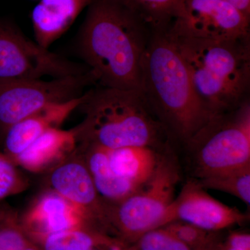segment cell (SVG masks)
I'll return each instance as SVG.
<instances>
[{"label": "cell", "instance_id": "1", "mask_svg": "<svg viewBox=\"0 0 250 250\" xmlns=\"http://www.w3.org/2000/svg\"><path fill=\"white\" fill-rule=\"evenodd\" d=\"M152 33L122 0H92L77 49L98 85L141 90V64Z\"/></svg>", "mask_w": 250, "mask_h": 250}, {"label": "cell", "instance_id": "2", "mask_svg": "<svg viewBox=\"0 0 250 250\" xmlns=\"http://www.w3.org/2000/svg\"><path fill=\"white\" fill-rule=\"evenodd\" d=\"M163 31L183 58L197 98L212 116L249 99L250 36L210 40Z\"/></svg>", "mask_w": 250, "mask_h": 250}, {"label": "cell", "instance_id": "3", "mask_svg": "<svg viewBox=\"0 0 250 250\" xmlns=\"http://www.w3.org/2000/svg\"><path fill=\"white\" fill-rule=\"evenodd\" d=\"M141 91L168 134L185 143L211 117L183 58L164 31H152L141 64Z\"/></svg>", "mask_w": 250, "mask_h": 250}, {"label": "cell", "instance_id": "4", "mask_svg": "<svg viewBox=\"0 0 250 250\" xmlns=\"http://www.w3.org/2000/svg\"><path fill=\"white\" fill-rule=\"evenodd\" d=\"M80 106L86 118L75 131L90 146L108 149L136 146L159 149L169 134L141 90L99 85L85 92Z\"/></svg>", "mask_w": 250, "mask_h": 250}, {"label": "cell", "instance_id": "5", "mask_svg": "<svg viewBox=\"0 0 250 250\" xmlns=\"http://www.w3.org/2000/svg\"><path fill=\"white\" fill-rule=\"evenodd\" d=\"M197 179L250 166V103L215 115L185 143Z\"/></svg>", "mask_w": 250, "mask_h": 250}, {"label": "cell", "instance_id": "6", "mask_svg": "<svg viewBox=\"0 0 250 250\" xmlns=\"http://www.w3.org/2000/svg\"><path fill=\"white\" fill-rule=\"evenodd\" d=\"M179 179L175 159L170 154H161L155 172L147 183L108 212L106 227L114 231L116 239L127 245L150 230L162 228L166 212L175 198Z\"/></svg>", "mask_w": 250, "mask_h": 250}, {"label": "cell", "instance_id": "7", "mask_svg": "<svg viewBox=\"0 0 250 250\" xmlns=\"http://www.w3.org/2000/svg\"><path fill=\"white\" fill-rule=\"evenodd\" d=\"M97 84L89 71L83 75L44 80H0V132L51 104L82 96Z\"/></svg>", "mask_w": 250, "mask_h": 250}, {"label": "cell", "instance_id": "8", "mask_svg": "<svg viewBox=\"0 0 250 250\" xmlns=\"http://www.w3.org/2000/svg\"><path fill=\"white\" fill-rule=\"evenodd\" d=\"M29 40L12 23L0 20V80L63 78L89 71Z\"/></svg>", "mask_w": 250, "mask_h": 250}, {"label": "cell", "instance_id": "9", "mask_svg": "<svg viewBox=\"0 0 250 250\" xmlns=\"http://www.w3.org/2000/svg\"><path fill=\"white\" fill-rule=\"evenodd\" d=\"M250 21L227 0H179L166 29L200 39L232 40L250 36Z\"/></svg>", "mask_w": 250, "mask_h": 250}, {"label": "cell", "instance_id": "10", "mask_svg": "<svg viewBox=\"0 0 250 250\" xmlns=\"http://www.w3.org/2000/svg\"><path fill=\"white\" fill-rule=\"evenodd\" d=\"M248 218L246 213L236 207H229L210 196L192 179L186 183L171 204L166 212L164 226L172 222L182 221L207 231L220 232L242 225Z\"/></svg>", "mask_w": 250, "mask_h": 250}, {"label": "cell", "instance_id": "11", "mask_svg": "<svg viewBox=\"0 0 250 250\" xmlns=\"http://www.w3.org/2000/svg\"><path fill=\"white\" fill-rule=\"evenodd\" d=\"M83 96L84 94L68 101L51 104L10 126L4 134L7 154L17 157L47 130L59 127L72 111L80 106Z\"/></svg>", "mask_w": 250, "mask_h": 250}, {"label": "cell", "instance_id": "12", "mask_svg": "<svg viewBox=\"0 0 250 250\" xmlns=\"http://www.w3.org/2000/svg\"><path fill=\"white\" fill-rule=\"evenodd\" d=\"M85 217L84 210L53 192L36 202L26 217V227L41 238L51 233L83 228Z\"/></svg>", "mask_w": 250, "mask_h": 250}, {"label": "cell", "instance_id": "13", "mask_svg": "<svg viewBox=\"0 0 250 250\" xmlns=\"http://www.w3.org/2000/svg\"><path fill=\"white\" fill-rule=\"evenodd\" d=\"M50 183L54 192L85 212L93 211L95 217L104 224L108 211L100 205L99 195L87 166L77 162L62 164L52 172Z\"/></svg>", "mask_w": 250, "mask_h": 250}, {"label": "cell", "instance_id": "14", "mask_svg": "<svg viewBox=\"0 0 250 250\" xmlns=\"http://www.w3.org/2000/svg\"><path fill=\"white\" fill-rule=\"evenodd\" d=\"M91 2L92 0H41L31 16L36 43L48 49Z\"/></svg>", "mask_w": 250, "mask_h": 250}, {"label": "cell", "instance_id": "15", "mask_svg": "<svg viewBox=\"0 0 250 250\" xmlns=\"http://www.w3.org/2000/svg\"><path fill=\"white\" fill-rule=\"evenodd\" d=\"M106 149L114 174L140 188L152 177L161 155L159 149L142 146Z\"/></svg>", "mask_w": 250, "mask_h": 250}, {"label": "cell", "instance_id": "16", "mask_svg": "<svg viewBox=\"0 0 250 250\" xmlns=\"http://www.w3.org/2000/svg\"><path fill=\"white\" fill-rule=\"evenodd\" d=\"M76 131L51 128L34 141L22 154L15 158L29 170H40L57 160L75 146Z\"/></svg>", "mask_w": 250, "mask_h": 250}, {"label": "cell", "instance_id": "17", "mask_svg": "<svg viewBox=\"0 0 250 250\" xmlns=\"http://www.w3.org/2000/svg\"><path fill=\"white\" fill-rule=\"evenodd\" d=\"M89 146L87 167L99 195L118 204L141 189L114 174L108 164L105 148Z\"/></svg>", "mask_w": 250, "mask_h": 250}, {"label": "cell", "instance_id": "18", "mask_svg": "<svg viewBox=\"0 0 250 250\" xmlns=\"http://www.w3.org/2000/svg\"><path fill=\"white\" fill-rule=\"evenodd\" d=\"M194 180L203 188L226 192L240 199L247 205H250V166Z\"/></svg>", "mask_w": 250, "mask_h": 250}, {"label": "cell", "instance_id": "19", "mask_svg": "<svg viewBox=\"0 0 250 250\" xmlns=\"http://www.w3.org/2000/svg\"><path fill=\"white\" fill-rule=\"evenodd\" d=\"M109 236L84 228L61 231L41 238L42 250H90L103 246Z\"/></svg>", "mask_w": 250, "mask_h": 250}, {"label": "cell", "instance_id": "20", "mask_svg": "<svg viewBox=\"0 0 250 250\" xmlns=\"http://www.w3.org/2000/svg\"><path fill=\"white\" fill-rule=\"evenodd\" d=\"M142 18L152 31L170 25L179 0H122Z\"/></svg>", "mask_w": 250, "mask_h": 250}, {"label": "cell", "instance_id": "21", "mask_svg": "<svg viewBox=\"0 0 250 250\" xmlns=\"http://www.w3.org/2000/svg\"><path fill=\"white\" fill-rule=\"evenodd\" d=\"M162 228L191 250H216L221 240L219 232L207 231L184 222H172Z\"/></svg>", "mask_w": 250, "mask_h": 250}, {"label": "cell", "instance_id": "22", "mask_svg": "<svg viewBox=\"0 0 250 250\" xmlns=\"http://www.w3.org/2000/svg\"><path fill=\"white\" fill-rule=\"evenodd\" d=\"M129 250H191L183 243L174 238L165 228L150 230L132 244Z\"/></svg>", "mask_w": 250, "mask_h": 250}, {"label": "cell", "instance_id": "23", "mask_svg": "<svg viewBox=\"0 0 250 250\" xmlns=\"http://www.w3.org/2000/svg\"><path fill=\"white\" fill-rule=\"evenodd\" d=\"M28 243L12 215L0 210V250H24Z\"/></svg>", "mask_w": 250, "mask_h": 250}, {"label": "cell", "instance_id": "24", "mask_svg": "<svg viewBox=\"0 0 250 250\" xmlns=\"http://www.w3.org/2000/svg\"><path fill=\"white\" fill-rule=\"evenodd\" d=\"M20 179L12 163L0 154V200L17 191Z\"/></svg>", "mask_w": 250, "mask_h": 250}, {"label": "cell", "instance_id": "25", "mask_svg": "<svg viewBox=\"0 0 250 250\" xmlns=\"http://www.w3.org/2000/svg\"><path fill=\"white\" fill-rule=\"evenodd\" d=\"M216 250H250V234L246 231H230L219 242Z\"/></svg>", "mask_w": 250, "mask_h": 250}, {"label": "cell", "instance_id": "26", "mask_svg": "<svg viewBox=\"0 0 250 250\" xmlns=\"http://www.w3.org/2000/svg\"><path fill=\"white\" fill-rule=\"evenodd\" d=\"M233 5L237 9L247 16L250 18V0H227Z\"/></svg>", "mask_w": 250, "mask_h": 250}, {"label": "cell", "instance_id": "27", "mask_svg": "<svg viewBox=\"0 0 250 250\" xmlns=\"http://www.w3.org/2000/svg\"><path fill=\"white\" fill-rule=\"evenodd\" d=\"M24 250H40L39 249H38L36 247L32 246V245H31L30 243H28V244L27 245V246H26V248H24Z\"/></svg>", "mask_w": 250, "mask_h": 250}, {"label": "cell", "instance_id": "28", "mask_svg": "<svg viewBox=\"0 0 250 250\" xmlns=\"http://www.w3.org/2000/svg\"><path fill=\"white\" fill-rule=\"evenodd\" d=\"M94 250V249H93V250Z\"/></svg>", "mask_w": 250, "mask_h": 250}]
</instances>
